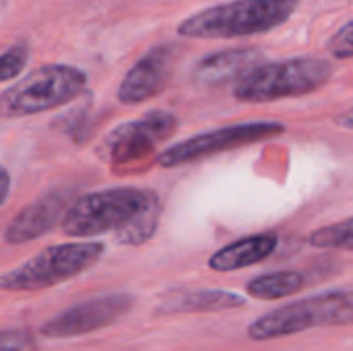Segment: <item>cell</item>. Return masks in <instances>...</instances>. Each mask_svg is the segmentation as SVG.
I'll return each instance as SVG.
<instances>
[{"mask_svg":"<svg viewBox=\"0 0 353 351\" xmlns=\"http://www.w3.org/2000/svg\"><path fill=\"white\" fill-rule=\"evenodd\" d=\"M70 203L68 192H50L33 201L6 225L2 234L4 242L10 246H21L46 236L56 228V223L62 221Z\"/></svg>","mask_w":353,"mask_h":351,"instance_id":"cell-11","label":"cell"},{"mask_svg":"<svg viewBox=\"0 0 353 351\" xmlns=\"http://www.w3.org/2000/svg\"><path fill=\"white\" fill-rule=\"evenodd\" d=\"M352 217H345L339 223L314 230L308 238V244L321 250H343L352 252L353 250V230Z\"/></svg>","mask_w":353,"mask_h":351,"instance_id":"cell-17","label":"cell"},{"mask_svg":"<svg viewBox=\"0 0 353 351\" xmlns=\"http://www.w3.org/2000/svg\"><path fill=\"white\" fill-rule=\"evenodd\" d=\"M277 246H279V238L273 232L248 236L211 254L209 269L215 273H232V271L248 269L259 263H265L277 250Z\"/></svg>","mask_w":353,"mask_h":351,"instance_id":"cell-13","label":"cell"},{"mask_svg":"<svg viewBox=\"0 0 353 351\" xmlns=\"http://www.w3.org/2000/svg\"><path fill=\"white\" fill-rule=\"evenodd\" d=\"M285 132V126L281 122H242V124H230L221 126L209 132L194 134L186 141H180L165 151H161L155 161L161 168H180L184 163H192L199 159H207L232 149H240L252 143L269 141Z\"/></svg>","mask_w":353,"mask_h":351,"instance_id":"cell-8","label":"cell"},{"mask_svg":"<svg viewBox=\"0 0 353 351\" xmlns=\"http://www.w3.org/2000/svg\"><path fill=\"white\" fill-rule=\"evenodd\" d=\"M153 190L141 188H105L72 201L60 221V230L70 238H95L122 232L155 197Z\"/></svg>","mask_w":353,"mask_h":351,"instance_id":"cell-4","label":"cell"},{"mask_svg":"<svg viewBox=\"0 0 353 351\" xmlns=\"http://www.w3.org/2000/svg\"><path fill=\"white\" fill-rule=\"evenodd\" d=\"M333 77V64L316 56L256 64L234 85V97L242 103H269L302 97L319 91Z\"/></svg>","mask_w":353,"mask_h":351,"instance_id":"cell-2","label":"cell"},{"mask_svg":"<svg viewBox=\"0 0 353 351\" xmlns=\"http://www.w3.org/2000/svg\"><path fill=\"white\" fill-rule=\"evenodd\" d=\"M261 60V52L254 48H234L205 56L194 68V81L203 87H217L232 81H240Z\"/></svg>","mask_w":353,"mask_h":351,"instance_id":"cell-12","label":"cell"},{"mask_svg":"<svg viewBox=\"0 0 353 351\" xmlns=\"http://www.w3.org/2000/svg\"><path fill=\"white\" fill-rule=\"evenodd\" d=\"M300 0H232L194 12L178 25L188 39H236L261 35L288 23Z\"/></svg>","mask_w":353,"mask_h":351,"instance_id":"cell-1","label":"cell"},{"mask_svg":"<svg viewBox=\"0 0 353 351\" xmlns=\"http://www.w3.org/2000/svg\"><path fill=\"white\" fill-rule=\"evenodd\" d=\"M10 194V174L4 166H0V207L6 203Z\"/></svg>","mask_w":353,"mask_h":351,"instance_id":"cell-21","label":"cell"},{"mask_svg":"<svg viewBox=\"0 0 353 351\" xmlns=\"http://www.w3.org/2000/svg\"><path fill=\"white\" fill-rule=\"evenodd\" d=\"M246 306V298L228 290H194L170 296L159 312L163 314H199V312H225Z\"/></svg>","mask_w":353,"mask_h":351,"instance_id":"cell-14","label":"cell"},{"mask_svg":"<svg viewBox=\"0 0 353 351\" xmlns=\"http://www.w3.org/2000/svg\"><path fill=\"white\" fill-rule=\"evenodd\" d=\"M0 351H33V337L21 329L0 331Z\"/></svg>","mask_w":353,"mask_h":351,"instance_id":"cell-20","label":"cell"},{"mask_svg":"<svg viewBox=\"0 0 353 351\" xmlns=\"http://www.w3.org/2000/svg\"><path fill=\"white\" fill-rule=\"evenodd\" d=\"M134 306V298L124 292L105 294L93 300H85L66 308L39 327V335L46 339H70L105 329L122 321Z\"/></svg>","mask_w":353,"mask_h":351,"instance_id":"cell-9","label":"cell"},{"mask_svg":"<svg viewBox=\"0 0 353 351\" xmlns=\"http://www.w3.org/2000/svg\"><path fill=\"white\" fill-rule=\"evenodd\" d=\"M353 23L347 21L329 41V50L337 60H350L353 56Z\"/></svg>","mask_w":353,"mask_h":351,"instance_id":"cell-19","label":"cell"},{"mask_svg":"<svg viewBox=\"0 0 353 351\" xmlns=\"http://www.w3.org/2000/svg\"><path fill=\"white\" fill-rule=\"evenodd\" d=\"M178 130V118L165 110H151L145 116L110 130L99 145V155L112 168L145 166L155 157L157 147Z\"/></svg>","mask_w":353,"mask_h":351,"instance_id":"cell-7","label":"cell"},{"mask_svg":"<svg viewBox=\"0 0 353 351\" xmlns=\"http://www.w3.org/2000/svg\"><path fill=\"white\" fill-rule=\"evenodd\" d=\"M105 252L101 242H68L48 246L19 267L0 273L2 292H41L60 285L91 267Z\"/></svg>","mask_w":353,"mask_h":351,"instance_id":"cell-6","label":"cell"},{"mask_svg":"<svg viewBox=\"0 0 353 351\" xmlns=\"http://www.w3.org/2000/svg\"><path fill=\"white\" fill-rule=\"evenodd\" d=\"M29 46L25 41L14 43L12 48H8L6 52L0 54V83H6L10 79H17L23 68L29 62Z\"/></svg>","mask_w":353,"mask_h":351,"instance_id":"cell-18","label":"cell"},{"mask_svg":"<svg viewBox=\"0 0 353 351\" xmlns=\"http://www.w3.org/2000/svg\"><path fill=\"white\" fill-rule=\"evenodd\" d=\"M306 279L298 271H275V273H265L248 281L246 294L256 300H281L296 296L304 290Z\"/></svg>","mask_w":353,"mask_h":351,"instance_id":"cell-15","label":"cell"},{"mask_svg":"<svg viewBox=\"0 0 353 351\" xmlns=\"http://www.w3.org/2000/svg\"><path fill=\"white\" fill-rule=\"evenodd\" d=\"M87 89V72L70 64H46L0 93V118H27L62 108Z\"/></svg>","mask_w":353,"mask_h":351,"instance_id":"cell-3","label":"cell"},{"mask_svg":"<svg viewBox=\"0 0 353 351\" xmlns=\"http://www.w3.org/2000/svg\"><path fill=\"white\" fill-rule=\"evenodd\" d=\"M159 219H161V201L159 197L155 194L149 205L122 230L116 234V242L122 244V246H141V244H147L157 228H159Z\"/></svg>","mask_w":353,"mask_h":351,"instance_id":"cell-16","label":"cell"},{"mask_svg":"<svg viewBox=\"0 0 353 351\" xmlns=\"http://www.w3.org/2000/svg\"><path fill=\"white\" fill-rule=\"evenodd\" d=\"M353 296L350 290H333L271 310L248 325L252 341H271L321 327H350Z\"/></svg>","mask_w":353,"mask_h":351,"instance_id":"cell-5","label":"cell"},{"mask_svg":"<svg viewBox=\"0 0 353 351\" xmlns=\"http://www.w3.org/2000/svg\"><path fill=\"white\" fill-rule=\"evenodd\" d=\"M172 64H174L172 46L165 43L149 50L143 58L134 62V66L126 72V77L118 85L116 91L118 101L124 106H137L159 95L170 83Z\"/></svg>","mask_w":353,"mask_h":351,"instance_id":"cell-10","label":"cell"}]
</instances>
